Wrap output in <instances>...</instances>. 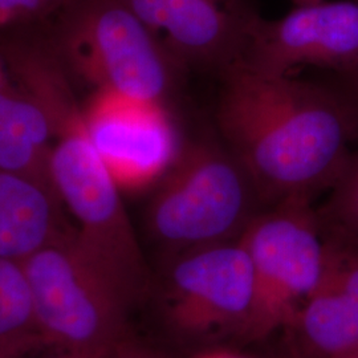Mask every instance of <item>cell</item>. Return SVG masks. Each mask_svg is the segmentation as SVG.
I'll list each match as a JSON object with an SVG mask.
<instances>
[{"instance_id": "obj_8", "label": "cell", "mask_w": 358, "mask_h": 358, "mask_svg": "<svg viewBox=\"0 0 358 358\" xmlns=\"http://www.w3.org/2000/svg\"><path fill=\"white\" fill-rule=\"evenodd\" d=\"M83 112L90 140L121 192L153 190L187 141L169 103L93 90Z\"/></svg>"}, {"instance_id": "obj_13", "label": "cell", "mask_w": 358, "mask_h": 358, "mask_svg": "<svg viewBox=\"0 0 358 358\" xmlns=\"http://www.w3.org/2000/svg\"><path fill=\"white\" fill-rule=\"evenodd\" d=\"M287 331L300 358L358 356V299L317 291L299 308Z\"/></svg>"}, {"instance_id": "obj_9", "label": "cell", "mask_w": 358, "mask_h": 358, "mask_svg": "<svg viewBox=\"0 0 358 358\" xmlns=\"http://www.w3.org/2000/svg\"><path fill=\"white\" fill-rule=\"evenodd\" d=\"M239 63L269 76H288L303 65L349 75L358 65V0L297 6L276 20L260 15Z\"/></svg>"}, {"instance_id": "obj_24", "label": "cell", "mask_w": 358, "mask_h": 358, "mask_svg": "<svg viewBox=\"0 0 358 358\" xmlns=\"http://www.w3.org/2000/svg\"><path fill=\"white\" fill-rule=\"evenodd\" d=\"M352 358H358V356H357V357H352Z\"/></svg>"}, {"instance_id": "obj_23", "label": "cell", "mask_w": 358, "mask_h": 358, "mask_svg": "<svg viewBox=\"0 0 358 358\" xmlns=\"http://www.w3.org/2000/svg\"><path fill=\"white\" fill-rule=\"evenodd\" d=\"M4 80H7V77H6L4 72H3V69H1V66H0V83H3Z\"/></svg>"}, {"instance_id": "obj_6", "label": "cell", "mask_w": 358, "mask_h": 358, "mask_svg": "<svg viewBox=\"0 0 358 358\" xmlns=\"http://www.w3.org/2000/svg\"><path fill=\"white\" fill-rule=\"evenodd\" d=\"M312 202L288 198L269 206L241 238L254 271V303L242 333L245 340H264L287 329L320 285L324 236Z\"/></svg>"}, {"instance_id": "obj_21", "label": "cell", "mask_w": 358, "mask_h": 358, "mask_svg": "<svg viewBox=\"0 0 358 358\" xmlns=\"http://www.w3.org/2000/svg\"><path fill=\"white\" fill-rule=\"evenodd\" d=\"M294 7L297 6H307V4H315V3H320L322 0H291Z\"/></svg>"}, {"instance_id": "obj_1", "label": "cell", "mask_w": 358, "mask_h": 358, "mask_svg": "<svg viewBox=\"0 0 358 358\" xmlns=\"http://www.w3.org/2000/svg\"><path fill=\"white\" fill-rule=\"evenodd\" d=\"M219 77L220 138L267 206L331 192L358 142V106L345 90L263 75L241 63Z\"/></svg>"}, {"instance_id": "obj_16", "label": "cell", "mask_w": 358, "mask_h": 358, "mask_svg": "<svg viewBox=\"0 0 358 358\" xmlns=\"http://www.w3.org/2000/svg\"><path fill=\"white\" fill-rule=\"evenodd\" d=\"M322 236L324 266L317 291L358 299V236L324 234Z\"/></svg>"}, {"instance_id": "obj_22", "label": "cell", "mask_w": 358, "mask_h": 358, "mask_svg": "<svg viewBox=\"0 0 358 358\" xmlns=\"http://www.w3.org/2000/svg\"><path fill=\"white\" fill-rule=\"evenodd\" d=\"M51 358H77L75 356H71V355H65V353H60V352H56L55 356H52Z\"/></svg>"}, {"instance_id": "obj_3", "label": "cell", "mask_w": 358, "mask_h": 358, "mask_svg": "<svg viewBox=\"0 0 358 358\" xmlns=\"http://www.w3.org/2000/svg\"><path fill=\"white\" fill-rule=\"evenodd\" d=\"M268 206L254 179L222 138L186 141L152 190L145 230L162 260L238 241Z\"/></svg>"}, {"instance_id": "obj_17", "label": "cell", "mask_w": 358, "mask_h": 358, "mask_svg": "<svg viewBox=\"0 0 358 358\" xmlns=\"http://www.w3.org/2000/svg\"><path fill=\"white\" fill-rule=\"evenodd\" d=\"M72 0H0V31L52 23Z\"/></svg>"}, {"instance_id": "obj_14", "label": "cell", "mask_w": 358, "mask_h": 358, "mask_svg": "<svg viewBox=\"0 0 358 358\" xmlns=\"http://www.w3.org/2000/svg\"><path fill=\"white\" fill-rule=\"evenodd\" d=\"M22 262L0 257V358H22L43 348Z\"/></svg>"}, {"instance_id": "obj_20", "label": "cell", "mask_w": 358, "mask_h": 358, "mask_svg": "<svg viewBox=\"0 0 358 358\" xmlns=\"http://www.w3.org/2000/svg\"><path fill=\"white\" fill-rule=\"evenodd\" d=\"M196 358H245L231 352H226V350H210V352H205L201 356Z\"/></svg>"}, {"instance_id": "obj_12", "label": "cell", "mask_w": 358, "mask_h": 358, "mask_svg": "<svg viewBox=\"0 0 358 358\" xmlns=\"http://www.w3.org/2000/svg\"><path fill=\"white\" fill-rule=\"evenodd\" d=\"M51 152V125L43 108L19 85L0 83V169L55 189Z\"/></svg>"}, {"instance_id": "obj_10", "label": "cell", "mask_w": 358, "mask_h": 358, "mask_svg": "<svg viewBox=\"0 0 358 358\" xmlns=\"http://www.w3.org/2000/svg\"><path fill=\"white\" fill-rule=\"evenodd\" d=\"M186 71L220 76L241 62L260 16L252 0H122Z\"/></svg>"}, {"instance_id": "obj_19", "label": "cell", "mask_w": 358, "mask_h": 358, "mask_svg": "<svg viewBox=\"0 0 358 358\" xmlns=\"http://www.w3.org/2000/svg\"><path fill=\"white\" fill-rule=\"evenodd\" d=\"M343 80H344V84L341 88L345 90L346 93L350 96V99L358 106V65L353 72L343 76Z\"/></svg>"}, {"instance_id": "obj_2", "label": "cell", "mask_w": 358, "mask_h": 358, "mask_svg": "<svg viewBox=\"0 0 358 358\" xmlns=\"http://www.w3.org/2000/svg\"><path fill=\"white\" fill-rule=\"evenodd\" d=\"M1 56L50 121L52 183L76 220L78 242L129 301L141 303L152 285L148 260L51 38L24 28L3 41Z\"/></svg>"}, {"instance_id": "obj_18", "label": "cell", "mask_w": 358, "mask_h": 358, "mask_svg": "<svg viewBox=\"0 0 358 358\" xmlns=\"http://www.w3.org/2000/svg\"><path fill=\"white\" fill-rule=\"evenodd\" d=\"M110 358H164L149 346L143 345L128 336L120 345L115 348Z\"/></svg>"}, {"instance_id": "obj_5", "label": "cell", "mask_w": 358, "mask_h": 358, "mask_svg": "<svg viewBox=\"0 0 358 358\" xmlns=\"http://www.w3.org/2000/svg\"><path fill=\"white\" fill-rule=\"evenodd\" d=\"M23 263L44 345L77 358H110L129 336L131 308L71 227Z\"/></svg>"}, {"instance_id": "obj_7", "label": "cell", "mask_w": 358, "mask_h": 358, "mask_svg": "<svg viewBox=\"0 0 358 358\" xmlns=\"http://www.w3.org/2000/svg\"><path fill=\"white\" fill-rule=\"evenodd\" d=\"M167 324L189 338L242 337L254 303V271L241 239L162 260Z\"/></svg>"}, {"instance_id": "obj_15", "label": "cell", "mask_w": 358, "mask_h": 358, "mask_svg": "<svg viewBox=\"0 0 358 358\" xmlns=\"http://www.w3.org/2000/svg\"><path fill=\"white\" fill-rule=\"evenodd\" d=\"M316 211L324 235L358 236V148L344 176Z\"/></svg>"}, {"instance_id": "obj_11", "label": "cell", "mask_w": 358, "mask_h": 358, "mask_svg": "<svg viewBox=\"0 0 358 358\" xmlns=\"http://www.w3.org/2000/svg\"><path fill=\"white\" fill-rule=\"evenodd\" d=\"M69 229L53 187L0 169V257L24 262Z\"/></svg>"}, {"instance_id": "obj_4", "label": "cell", "mask_w": 358, "mask_h": 358, "mask_svg": "<svg viewBox=\"0 0 358 358\" xmlns=\"http://www.w3.org/2000/svg\"><path fill=\"white\" fill-rule=\"evenodd\" d=\"M51 24L66 71L92 90L170 105L187 72L122 0H72Z\"/></svg>"}]
</instances>
